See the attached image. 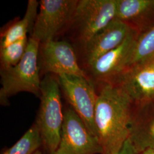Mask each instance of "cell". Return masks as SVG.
<instances>
[{
    "mask_svg": "<svg viewBox=\"0 0 154 154\" xmlns=\"http://www.w3.org/2000/svg\"><path fill=\"white\" fill-rule=\"evenodd\" d=\"M134 103L118 86L103 83L98 94L94 122L102 154H118L129 138Z\"/></svg>",
    "mask_w": 154,
    "mask_h": 154,
    "instance_id": "1",
    "label": "cell"
},
{
    "mask_svg": "<svg viewBox=\"0 0 154 154\" xmlns=\"http://www.w3.org/2000/svg\"><path fill=\"white\" fill-rule=\"evenodd\" d=\"M60 88L58 79L53 76L46 75L41 81V103L35 123L48 154L54 153L60 143L64 119Z\"/></svg>",
    "mask_w": 154,
    "mask_h": 154,
    "instance_id": "2",
    "label": "cell"
},
{
    "mask_svg": "<svg viewBox=\"0 0 154 154\" xmlns=\"http://www.w3.org/2000/svg\"><path fill=\"white\" fill-rule=\"evenodd\" d=\"M40 43L30 37L26 51L16 66L1 69L0 103L9 104V98L20 92H28L40 97L41 81L39 78L38 57Z\"/></svg>",
    "mask_w": 154,
    "mask_h": 154,
    "instance_id": "3",
    "label": "cell"
},
{
    "mask_svg": "<svg viewBox=\"0 0 154 154\" xmlns=\"http://www.w3.org/2000/svg\"><path fill=\"white\" fill-rule=\"evenodd\" d=\"M32 32L40 44L53 40L66 25L72 22L78 1L41 0Z\"/></svg>",
    "mask_w": 154,
    "mask_h": 154,
    "instance_id": "4",
    "label": "cell"
},
{
    "mask_svg": "<svg viewBox=\"0 0 154 154\" xmlns=\"http://www.w3.org/2000/svg\"><path fill=\"white\" fill-rule=\"evenodd\" d=\"M58 79L70 107L89 131L97 137L94 116L98 94L93 83L88 77L76 75L62 74L58 76Z\"/></svg>",
    "mask_w": 154,
    "mask_h": 154,
    "instance_id": "5",
    "label": "cell"
},
{
    "mask_svg": "<svg viewBox=\"0 0 154 154\" xmlns=\"http://www.w3.org/2000/svg\"><path fill=\"white\" fill-rule=\"evenodd\" d=\"M117 0L78 1L72 22L84 46L115 19Z\"/></svg>",
    "mask_w": 154,
    "mask_h": 154,
    "instance_id": "6",
    "label": "cell"
},
{
    "mask_svg": "<svg viewBox=\"0 0 154 154\" xmlns=\"http://www.w3.org/2000/svg\"><path fill=\"white\" fill-rule=\"evenodd\" d=\"M60 143L55 154H102L97 137L71 107L64 111Z\"/></svg>",
    "mask_w": 154,
    "mask_h": 154,
    "instance_id": "7",
    "label": "cell"
},
{
    "mask_svg": "<svg viewBox=\"0 0 154 154\" xmlns=\"http://www.w3.org/2000/svg\"><path fill=\"white\" fill-rule=\"evenodd\" d=\"M107 83L122 88L135 105L154 102V58L127 68Z\"/></svg>",
    "mask_w": 154,
    "mask_h": 154,
    "instance_id": "8",
    "label": "cell"
},
{
    "mask_svg": "<svg viewBox=\"0 0 154 154\" xmlns=\"http://www.w3.org/2000/svg\"><path fill=\"white\" fill-rule=\"evenodd\" d=\"M42 68L57 76L66 74L88 77L78 65L72 45L65 41L54 39L41 44Z\"/></svg>",
    "mask_w": 154,
    "mask_h": 154,
    "instance_id": "9",
    "label": "cell"
},
{
    "mask_svg": "<svg viewBox=\"0 0 154 154\" xmlns=\"http://www.w3.org/2000/svg\"><path fill=\"white\" fill-rule=\"evenodd\" d=\"M138 35L135 32L131 33L119 46L88 65L97 81L109 82L128 67Z\"/></svg>",
    "mask_w": 154,
    "mask_h": 154,
    "instance_id": "10",
    "label": "cell"
},
{
    "mask_svg": "<svg viewBox=\"0 0 154 154\" xmlns=\"http://www.w3.org/2000/svg\"><path fill=\"white\" fill-rule=\"evenodd\" d=\"M134 32L125 23L114 19L85 45L88 65L100 56L119 46Z\"/></svg>",
    "mask_w": 154,
    "mask_h": 154,
    "instance_id": "11",
    "label": "cell"
},
{
    "mask_svg": "<svg viewBox=\"0 0 154 154\" xmlns=\"http://www.w3.org/2000/svg\"><path fill=\"white\" fill-rule=\"evenodd\" d=\"M115 20L140 34L154 26V0H117Z\"/></svg>",
    "mask_w": 154,
    "mask_h": 154,
    "instance_id": "12",
    "label": "cell"
},
{
    "mask_svg": "<svg viewBox=\"0 0 154 154\" xmlns=\"http://www.w3.org/2000/svg\"><path fill=\"white\" fill-rule=\"evenodd\" d=\"M128 139L138 153L154 149V102L134 104Z\"/></svg>",
    "mask_w": 154,
    "mask_h": 154,
    "instance_id": "13",
    "label": "cell"
},
{
    "mask_svg": "<svg viewBox=\"0 0 154 154\" xmlns=\"http://www.w3.org/2000/svg\"><path fill=\"white\" fill-rule=\"evenodd\" d=\"M39 5V2L37 0L28 1L27 8L23 18L12 24L1 34V49L27 37V34L30 32H32L38 14Z\"/></svg>",
    "mask_w": 154,
    "mask_h": 154,
    "instance_id": "14",
    "label": "cell"
},
{
    "mask_svg": "<svg viewBox=\"0 0 154 154\" xmlns=\"http://www.w3.org/2000/svg\"><path fill=\"white\" fill-rule=\"evenodd\" d=\"M153 58L154 26L147 31L138 35L128 67Z\"/></svg>",
    "mask_w": 154,
    "mask_h": 154,
    "instance_id": "15",
    "label": "cell"
},
{
    "mask_svg": "<svg viewBox=\"0 0 154 154\" xmlns=\"http://www.w3.org/2000/svg\"><path fill=\"white\" fill-rule=\"evenodd\" d=\"M42 146L38 128L34 123L21 138L2 154H33Z\"/></svg>",
    "mask_w": 154,
    "mask_h": 154,
    "instance_id": "16",
    "label": "cell"
},
{
    "mask_svg": "<svg viewBox=\"0 0 154 154\" xmlns=\"http://www.w3.org/2000/svg\"><path fill=\"white\" fill-rule=\"evenodd\" d=\"M28 43V39L25 37L1 49V69L8 68L17 65L26 51Z\"/></svg>",
    "mask_w": 154,
    "mask_h": 154,
    "instance_id": "17",
    "label": "cell"
},
{
    "mask_svg": "<svg viewBox=\"0 0 154 154\" xmlns=\"http://www.w3.org/2000/svg\"><path fill=\"white\" fill-rule=\"evenodd\" d=\"M118 154H139V153L136 151L130 140L128 139L121 150Z\"/></svg>",
    "mask_w": 154,
    "mask_h": 154,
    "instance_id": "18",
    "label": "cell"
},
{
    "mask_svg": "<svg viewBox=\"0 0 154 154\" xmlns=\"http://www.w3.org/2000/svg\"><path fill=\"white\" fill-rule=\"evenodd\" d=\"M139 154H154V149H146L140 152Z\"/></svg>",
    "mask_w": 154,
    "mask_h": 154,
    "instance_id": "19",
    "label": "cell"
},
{
    "mask_svg": "<svg viewBox=\"0 0 154 154\" xmlns=\"http://www.w3.org/2000/svg\"><path fill=\"white\" fill-rule=\"evenodd\" d=\"M43 154V152L41 151V150H39V149H38V150H37L35 152H34V154Z\"/></svg>",
    "mask_w": 154,
    "mask_h": 154,
    "instance_id": "20",
    "label": "cell"
},
{
    "mask_svg": "<svg viewBox=\"0 0 154 154\" xmlns=\"http://www.w3.org/2000/svg\"><path fill=\"white\" fill-rule=\"evenodd\" d=\"M55 154V153H53V154Z\"/></svg>",
    "mask_w": 154,
    "mask_h": 154,
    "instance_id": "21",
    "label": "cell"
}]
</instances>
